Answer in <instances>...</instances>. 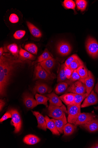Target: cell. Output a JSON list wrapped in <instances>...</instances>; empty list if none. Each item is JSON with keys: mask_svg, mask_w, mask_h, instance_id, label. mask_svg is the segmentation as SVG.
<instances>
[{"mask_svg": "<svg viewBox=\"0 0 98 148\" xmlns=\"http://www.w3.org/2000/svg\"><path fill=\"white\" fill-rule=\"evenodd\" d=\"M25 61L17 59L11 54L5 53L0 57V95L1 97L6 95L7 88L12 76L20 65Z\"/></svg>", "mask_w": 98, "mask_h": 148, "instance_id": "obj_1", "label": "cell"}, {"mask_svg": "<svg viewBox=\"0 0 98 148\" xmlns=\"http://www.w3.org/2000/svg\"><path fill=\"white\" fill-rule=\"evenodd\" d=\"M48 113L49 117L55 119H59L63 118L65 113H67V110L64 105L59 106L50 103Z\"/></svg>", "mask_w": 98, "mask_h": 148, "instance_id": "obj_2", "label": "cell"}, {"mask_svg": "<svg viewBox=\"0 0 98 148\" xmlns=\"http://www.w3.org/2000/svg\"><path fill=\"white\" fill-rule=\"evenodd\" d=\"M35 79H39L44 80H52L56 78L53 73L50 74L42 67L39 63L36 65L34 70Z\"/></svg>", "mask_w": 98, "mask_h": 148, "instance_id": "obj_3", "label": "cell"}, {"mask_svg": "<svg viewBox=\"0 0 98 148\" xmlns=\"http://www.w3.org/2000/svg\"><path fill=\"white\" fill-rule=\"evenodd\" d=\"M80 105L73 104L67 106L68 122L74 124L81 113Z\"/></svg>", "mask_w": 98, "mask_h": 148, "instance_id": "obj_4", "label": "cell"}, {"mask_svg": "<svg viewBox=\"0 0 98 148\" xmlns=\"http://www.w3.org/2000/svg\"><path fill=\"white\" fill-rule=\"evenodd\" d=\"M86 47L90 56L94 59L98 58V43L94 38L89 37L87 40Z\"/></svg>", "mask_w": 98, "mask_h": 148, "instance_id": "obj_5", "label": "cell"}, {"mask_svg": "<svg viewBox=\"0 0 98 148\" xmlns=\"http://www.w3.org/2000/svg\"><path fill=\"white\" fill-rule=\"evenodd\" d=\"M66 92L83 95L87 93L86 88L85 84L79 80L70 85Z\"/></svg>", "mask_w": 98, "mask_h": 148, "instance_id": "obj_6", "label": "cell"}, {"mask_svg": "<svg viewBox=\"0 0 98 148\" xmlns=\"http://www.w3.org/2000/svg\"><path fill=\"white\" fill-rule=\"evenodd\" d=\"M9 111L11 115V124L15 128L14 132L17 133L20 131L22 127V121L20 115L16 110L11 109Z\"/></svg>", "mask_w": 98, "mask_h": 148, "instance_id": "obj_7", "label": "cell"}, {"mask_svg": "<svg viewBox=\"0 0 98 148\" xmlns=\"http://www.w3.org/2000/svg\"><path fill=\"white\" fill-rule=\"evenodd\" d=\"M71 46L68 42L62 41L58 42L57 45V53L62 56L68 55L72 51Z\"/></svg>", "mask_w": 98, "mask_h": 148, "instance_id": "obj_8", "label": "cell"}, {"mask_svg": "<svg viewBox=\"0 0 98 148\" xmlns=\"http://www.w3.org/2000/svg\"><path fill=\"white\" fill-rule=\"evenodd\" d=\"M98 117V116L94 113H80L74 125L76 126L85 124L93 118Z\"/></svg>", "mask_w": 98, "mask_h": 148, "instance_id": "obj_9", "label": "cell"}, {"mask_svg": "<svg viewBox=\"0 0 98 148\" xmlns=\"http://www.w3.org/2000/svg\"><path fill=\"white\" fill-rule=\"evenodd\" d=\"M80 81L85 84L87 90V93L89 95L93 90L95 84V79L92 73L89 71V76L84 79H80Z\"/></svg>", "mask_w": 98, "mask_h": 148, "instance_id": "obj_10", "label": "cell"}, {"mask_svg": "<svg viewBox=\"0 0 98 148\" xmlns=\"http://www.w3.org/2000/svg\"><path fill=\"white\" fill-rule=\"evenodd\" d=\"M98 97L97 94L93 90L91 93L85 99L81 107L85 108L94 105L97 103Z\"/></svg>", "mask_w": 98, "mask_h": 148, "instance_id": "obj_11", "label": "cell"}, {"mask_svg": "<svg viewBox=\"0 0 98 148\" xmlns=\"http://www.w3.org/2000/svg\"><path fill=\"white\" fill-rule=\"evenodd\" d=\"M52 90V89L47 84L36 82L33 88L32 92L35 95L36 92L39 93L41 95L47 93H50Z\"/></svg>", "mask_w": 98, "mask_h": 148, "instance_id": "obj_12", "label": "cell"}, {"mask_svg": "<svg viewBox=\"0 0 98 148\" xmlns=\"http://www.w3.org/2000/svg\"><path fill=\"white\" fill-rule=\"evenodd\" d=\"M90 132L98 131V119L93 118L85 124L80 125Z\"/></svg>", "mask_w": 98, "mask_h": 148, "instance_id": "obj_13", "label": "cell"}, {"mask_svg": "<svg viewBox=\"0 0 98 148\" xmlns=\"http://www.w3.org/2000/svg\"><path fill=\"white\" fill-rule=\"evenodd\" d=\"M23 98L24 103L28 108L32 109L37 106L36 100L30 94H24Z\"/></svg>", "mask_w": 98, "mask_h": 148, "instance_id": "obj_14", "label": "cell"}, {"mask_svg": "<svg viewBox=\"0 0 98 148\" xmlns=\"http://www.w3.org/2000/svg\"><path fill=\"white\" fill-rule=\"evenodd\" d=\"M32 112L37 119L38 127L46 131L47 128L45 117L39 112L33 111H32Z\"/></svg>", "mask_w": 98, "mask_h": 148, "instance_id": "obj_15", "label": "cell"}, {"mask_svg": "<svg viewBox=\"0 0 98 148\" xmlns=\"http://www.w3.org/2000/svg\"><path fill=\"white\" fill-rule=\"evenodd\" d=\"M56 60L54 58L39 63L41 66L50 74L53 73L52 70L56 64Z\"/></svg>", "mask_w": 98, "mask_h": 148, "instance_id": "obj_16", "label": "cell"}, {"mask_svg": "<svg viewBox=\"0 0 98 148\" xmlns=\"http://www.w3.org/2000/svg\"><path fill=\"white\" fill-rule=\"evenodd\" d=\"M4 49L5 52H9L14 57L17 59H19V51L18 46L16 44L13 43L5 46Z\"/></svg>", "mask_w": 98, "mask_h": 148, "instance_id": "obj_17", "label": "cell"}, {"mask_svg": "<svg viewBox=\"0 0 98 148\" xmlns=\"http://www.w3.org/2000/svg\"><path fill=\"white\" fill-rule=\"evenodd\" d=\"M54 123L56 127L60 133L62 134L64 132L63 128L65 125L67 123V119L65 114L63 118L59 119H51Z\"/></svg>", "mask_w": 98, "mask_h": 148, "instance_id": "obj_18", "label": "cell"}, {"mask_svg": "<svg viewBox=\"0 0 98 148\" xmlns=\"http://www.w3.org/2000/svg\"><path fill=\"white\" fill-rule=\"evenodd\" d=\"M35 57L32 54L23 49L20 47L19 53V59L24 61L26 60H34Z\"/></svg>", "mask_w": 98, "mask_h": 148, "instance_id": "obj_19", "label": "cell"}, {"mask_svg": "<svg viewBox=\"0 0 98 148\" xmlns=\"http://www.w3.org/2000/svg\"><path fill=\"white\" fill-rule=\"evenodd\" d=\"M46 96L49 98L50 103L59 106L63 105L59 97L54 92L48 94L46 95Z\"/></svg>", "mask_w": 98, "mask_h": 148, "instance_id": "obj_20", "label": "cell"}, {"mask_svg": "<svg viewBox=\"0 0 98 148\" xmlns=\"http://www.w3.org/2000/svg\"><path fill=\"white\" fill-rule=\"evenodd\" d=\"M45 119L47 128L49 129L53 134L60 135V133L58 130L54 123L52 119H50L47 116H45Z\"/></svg>", "mask_w": 98, "mask_h": 148, "instance_id": "obj_21", "label": "cell"}, {"mask_svg": "<svg viewBox=\"0 0 98 148\" xmlns=\"http://www.w3.org/2000/svg\"><path fill=\"white\" fill-rule=\"evenodd\" d=\"M26 24L31 34L34 37L40 38L42 36V34L39 29L31 22L27 21Z\"/></svg>", "mask_w": 98, "mask_h": 148, "instance_id": "obj_22", "label": "cell"}, {"mask_svg": "<svg viewBox=\"0 0 98 148\" xmlns=\"http://www.w3.org/2000/svg\"><path fill=\"white\" fill-rule=\"evenodd\" d=\"M60 99L66 105H71L74 103V93H66L59 97Z\"/></svg>", "mask_w": 98, "mask_h": 148, "instance_id": "obj_23", "label": "cell"}, {"mask_svg": "<svg viewBox=\"0 0 98 148\" xmlns=\"http://www.w3.org/2000/svg\"><path fill=\"white\" fill-rule=\"evenodd\" d=\"M64 64L61 65L57 78V82L58 83L61 82H65L68 85H70L71 83L69 79L66 77L64 71Z\"/></svg>", "mask_w": 98, "mask_h": 148, "instance_id": "obj_24", "label": "cell"}, {"mask_svg": "<svg viewBox=\"0 0 98 148\" xmlns=\"http://www.w3.org/2000/svg\"><path fill=\"white\" fill-rule=\"evenodd\" d=\"M40 139L37 136L33 134H28L25 136L23 139L24 143L28 145H34L40 141Z\"/></svg>", "mask_w": 98, "mask_h": 148, "instance_id": "obj_25", "label": "cell"}, {"mask_svg": "<svg viewBox=\"0 0 98 148\" xmlns=\"http://www.w3.org/2000/svg\"><path fill=\"white\" fill-rule=\"evenodd\" d=\"M53 58L52 57L47 49L46 48L43 53L39 56L36 61L32 63V65H34L37 63H39L43 61L52 59Z\"/></svg>", "mask_w": 98, "mask_h": 148, "instance_id": "obj_26", "label": "cell"}, {"mask_svg": "<svg viewBox=\"0 0 98 148\" xmlns=\"http://www.w3.org/2000/svg\"><path fill=\"white\" fill-rule=\"evenodd\" d=\"M76 128V126L72 123H68L66 124L63 128L64 136H68L72 134Z\"/></svg>", "mask_w": 98, "mask_h": 148, "instance_id": "obj_27", "label": "cell"}, {"mask_svg": "<svg viewBox=\"0 0 98 148\" xmlns=\"http://www.w3.org/2000/svg\"><path fill=\"white\" fill-rule=\"evenodd\" d=\"M76 71L80 77V80L84 79L89 76V71L84 65L79 67Z\"/></svg>", "mask_w": 98, "mask_h": 148, "instance_id": "obj_28", "label": "cell"}, {"mask_svg": "<svg viewBox=\"0 0 98 148\" xmlns=\"http://www.w3.org/2000/svg\"><path fill=\"white\" fill-rule=\"evenodd\" d=\"M35 97L37 102V105L39 104H43L47 107H48L47 102L49 100V98L44 96L39 95L38 93H36Z\"/></svg>", "mask_w": 98, "mask_h": 148, "instance_id": "obj_29", "label": "cell"}, {"mask_svg": "<svg viewBox=\"0 0 98 148\" xmlns=\"http://www.w3.org/2000/svg\"><path fill=\"white\" fill-rule=\"evenodd\" d=\"M68 84L65 82L59 83L56 87L55 91L57 94H59L64 92L67 90L68 87Z\"/></svg>", "mask_w": 98, "mask_h": 148, "instance_id": "obj_30", "label": "cell"}, {"mask_svg": "<svg viewBox=\"0 0 98 148\" xmlns=\"http://www.w3.org/2000/svg\"><path fill=\"white\" fill-rule=\"evenodd\" d=\"M84 65L83 62L79 57L74 60L70 64L69 68L74 72L80 66Z\"/></svg>", "mask_w": 98, "mask_h": 148, "instance_id": "obj_31", "label": "cell"}, {"mask_svg": "<svg viewBox=\"0 0 98 148\" xmlns=\"http://www.w3.org/2000/svg\"><path fill=\"white\" fill-rule=\"evenodd\" d=\"M25 49L29 52L34 55H36L38 52V47L33 43H29L26 45Z\"/></svg>", "mask_w": 98, "mask_h": 148, "instance_id": "obj_32", "label": "cell"}, {"mask_svg": "<svg viewBox=\"0 0 98 148\" xmlns=\"http://www.w3.org/2000/svg\"><path fill=\"white\" fill-rule=\"evenodd\" d=\"M88 96L87 93L83 95H78L74 93V102L73 104L81 105L82 101Z\"/></svg>", "mask_w": 98, "mask_h": 148, "instance_id": "obj_33", "label": "cell"}, {"mask_svg": "<svg viewBox=\"0 0 98 148\" xmlns=\"http://www.w3.org/2000/svg\"><path fill=\"white\" fill-rule=\"evenodd\" d=\"M77 9L81 12L85 11L87 5V2L85 0H77L76 1Z\"/></svg>", "mask_w": 98, "mask_h": 148, "instance_id": "obj_34", "label": "cell"}, {"mask_svg": "<svg viewBox=\"0 0 98 148\" xmlns=\"http://www.w3.org/2000/svg\"><path fill=\"white\" fill-rule=\"evenodd\" d=\"M64 6L67 9H72L75 11L76 4L72 0H65L63 3Z\"/></svg>", "mask_w": 98, "mask_h": 148, "instance_id": "obj_35", "label": "cell"}, {"mask_svg": "<svg viewBox=\"0 0 98 148\" xmlns=\"http://www.w3.org/2000/svg\"><path fill=\"white\" fill-rule=\"evenodd\" d=\"M26 32L23 30H18L14 33L13 36L14 38L17 40L22 38L25 35Z\"/></svg>", "mask_w": 98, "mask_h": 148, "instance_id": "obj_36", "label": "cell"}, {"mask_svg": "<svg viewBox=\"0 0 98 148\" xmlns=\"http://www.w3.org/2000/svg\"><path fill=\"white\" fill-rule=\"evenodd\" d=\"M80 77L78 74L76 70H75L73 72L70 78L69 79L71 84L80 80Z\"/></svg>", "mask_w": 98, "mask_h": 148, "instance_id": "obj_37", "label": "cell"}, {"mask_svg": "<svg viewBox=\"0 0 98 148\" xmlns=\"http://www.w3.org/2000/svg\"><path fill=\"white\" fill-rule=\"evenodd\" d=\"M9 20L11 23L15 24L19 22V18L17 15L15 13H12L9 17Z\"/></svg>", "mask_w": 98, "mask_h": 148, "instance_id": "obj_38", "label": "cell"}, {"mask_svg": "<svg viewBox=\"0 0 98 148\" xmlns=\"http://www.w3.org/2000/svg\"><path fill=\"white\" fill-rule=\"evenodd\" d=\"M78 57L76 55L74 54L69 57L66 60L65 64L68 68H69V66L71 63L75 59L78 58Z\"/></svg>", "mask_w": 98, "mask_h": 148, "instance_id": "obj_39", "label": "cell"}, {"mask_svg": "<svg viewBox=\"0 0 98 148\" xmlns=\"http://www.w3.org/2000/svg\"><path fill=\"white\" fill-rule=\"evenodd\" d=\"M64 69L66 77L67 79H69L73 72L70 69L68 68L65 64H64Z\"/></svg>", "mask_w": 98, "mask_h": 148, "instance_id": "obj_40", "label": "cell"}, {"mask_svg": "<svg viewBox=\"0 0 98 148\" xmlns=\"http://www.w3.org/2000/svg\"><path fill=\"white\" fill-rule=\"evenodd\" d=\"M11 118V115L9 112H7L0 119V122L1 123L7 119L9 118Z\"/></svg>", "mask_w": 98, "mask_h": 148, "instance_id": "obj_41", "label": "cell"}, {"mask_svg": "<svg viewBox=\"0 0 98 148\" xmlns=\"http://www.w3.org/2000/svg\"><path fill=\"white\" fill-rule=\"evenodd\" d=\"M5 104V102L4 100L1 99L0 100V111L1 112Z\"/></svg>", "mask_w": 98, "mask_h": 148, "instance_id": "obj_42", "label": "cell"}, {"mask_svg": "<svg viewBox=\"0 0 98 148\" xmlns=\"http://www.w3.org/2000/svg\"><path fill=\"white\" fill-rule=\"evenodd\" d=\"M4 49L3 47H1L0 48V57L4 53Z\"/></svg>", "mask_w": 98, "mask_h": 148, "instance_id": "obj_43", "label": "cell"}, {"mask_svg": "<svg viewBox=\"0 0 98 148\" xmlns=\"http://www.w3.org/2000/svg\"><path fill=\"white\" fill-rule=\"evenodd\" d=\"M90 148H98V142L93 145Z\"/></svg>", "mask_w": 98, "mask_h": 148, "instance_id": "obj_44", "label": "cell"}]
</instances>
